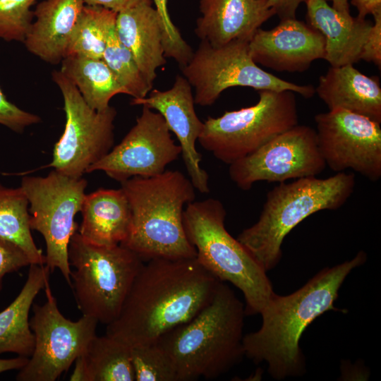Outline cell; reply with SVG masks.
I'll return each mask as SVG.
<instances>
[{
	"mask_svg": "<svg viewBox=\"0 0 381 381\" xmlns=\"http://www.w3.org/2000/svg\"><path fill=\"white\" fill-rule=\"evenodd\" d=\"M85 5L102 6L116 13L130 8L143 0H83Z\"/></svg>",
	"mask_w": 381,
	"mask_h": 381,
	"instance_id": "37",
	"label": "cell"
},
{
	"mask_svg": "<svg viewBox=\"0 0 381 381\" xmlns=\"http://www.w3.org/2000/svg\"><path fill=\"white\" fill-rule=\"evenodd\" d=\"M37 0H0V39L24 42L34 20Z\"/></svg>",
	"mask_w": 381,
	"mask_h": 381,
	"instance_id": "31",
	"label": "cell"
},
{
	"mask_svg": "<svg viewBox=\"0 0 381 381\" xmlns=\"http://www.w3.org/2000/svg\"><path fill=\"white\" fill-rule=\"evenodd\" d=\"M0 238L18 246L31 264L45 265V255L31 234L29 202L20 186L7 188L0 183Z\"/></svg>",
	"mask_w": 381,
	"mask_h": 381,
	"instance_id": "27",
	"label": "cell"
},
{
	"mask_svg": "<svg viewBox=\"0 0 381 381\" xmlns=\"http://www.w3.org/2000/svg\"><path fill=\"white\" fill-rule=\"evenodd\" d=\"M74 363L75 367L70 377V380L86 381L85 365L81 354L76 358Z\"/></svg>",
	"mask_w": 381,
	"mask_h": 381,
	"instance_id": "40",
	"label": "cell"
},
{
	"mask_svg": "<svg viewBox=\"0 0 381 381\" xmlns=\"http://www.w3.org/2000/svg\"><path fill=\"white\" fill-rule=\"evenodd\" d=\"M196 257L154 258L143 265L106 334L128 346L156 342L192 319L213 298L220 283Z\"/></svg>",
	"mask_w": 381,
	"mask_h": 381,
	"instance_id": "1",
	"label": "cell"
},
{
	"mask_svg": "<svg viewBox=\"0 0 381 381\" xmlns=\"http://www.w3.org/2000/svg\"><path fill=\"white\" fill-rule=\"evenodd\" d=\"M351 4L358 10L357 17L362 19L381 11V0H351Z\"/></svg>",
	"mask_w": 381,
	"mask_h": 381,
	"instance_id": "38",
	"label": "cell"
},
{
	"mask_svg": "<svg viewBox=\"0 0 381 381\" xmlns=\"http://www.w3.org/2000/svg\"><path fill=\"white\" fill-rule=\"evenodd\" d=\"M135 381H178L169 356L157 342L130 346Z\"/></svg>",
	"mask_w": 381,
	"mask_h": 381,
	"instance_id": "30",
	"label": "cell"
},
{
	"mask_svg": "<svg viewBox=\"0 0 381 381\" xmlns=\"http://www.w3.org/2000/svg\"><path fill=\"white\" fill-rule=\"evenodd\" d=\"M72 289L83 315L109 325L119 314L143 261L119 244L96 246L75 231L68 244Z\"/></svg>",
	"mask_w": 381,
	"mask_h": 381,
	"instance_id": "7",
	"label": "cell"
},
{
	"mask_svg": "<svg viewBox=\"0 0 381 381\" xmlns=\"http://www.w3.org/2000/svg\"><path fill=\"white\" fill-rule=\"evenodd\" d=\"M181 154L163 116L143 106L141 114L122 140L87 171H102L120 183L135 176L159 175Z\"/></svg>",
	"mask_w": 381,
	"mask_h": 381,
	"instance_id": "15",
	"label": "cell"
},
{
	"mask_svg": "<svg viewBox=\"0 0 381 381\" xmlns=\"http://www.w3.org/2000/svg\"><path fill=\"white\" fill-rule=\"evenodd\" d=\"M226 210L217 199L186 205L183 223L196 258L221 282H229L243 294L246 315L260 314L274 292L262 267L225 227Z\"/></svg>",
	"mask_w": 381,
	"mask_h": 381,
	"instance_id": "6",
	"label": "cell"
},
{
	"mask_svg": "<svg viewBox=\"0 0 381 381\" xmlns=\"http://www.w3.org/2000/svg\"><path fill=\"white\" fill-rule=\"evenodd\" d=\"M87 181L68 176L55 169L46 176H25L20 188L29 202L31 230L39 231L46 243L45 266L59 269L71 286L68 244L78 226L74 218L80 212Z\"/></svg>",
	"mask_w": 381,
	"mask_h": 381,
	"instance_id": "10",
	"label": "cell"
},
{
	"mask_svg": "<svg viewBox=\"0 0 381 381\" xmlns=\"http://www.w3.org/2000/svg\"><path fill=\"white\" fill-rule=\"evenodd\" d=\"M44 289L46 302L32 304L30 326L35 346L30 358L16 376L18 381H55L96 335V319L83 315L77 321L66 318L58 308L49 282Z\"/></svg>",
	"mask_w": 381,
	"mask_h": 381,
	"instance_id": "12",
	"label": "cell"
},
{
	"mask_svg": "<svg viewBox=\"0 0 381 381\" xmlns=\"http://www.w3.org/2000/svg\"><path fill=\"white\" fill-rule=\"evenodd\" d=\"M315 121L326 166L337 173L352 169L371 181L380 179V123L344 109L318 114Z\"/></svg>",
	"mask_w": 381,
	"mask_h": 381,
	"instance_id": "14",
	"label": "cell"
},
{
	"mask_svg": "<svg viewBox=\"0 0 381 381\" xmlns=\"http://www.w3.org/2000/svg\"><path fill=\"white\" fill-rule=\"evenodd\" d=\"M325 167L315 130L297 124L230 164L229 174L240 189L248 190L258 181L283 183L317 176Z\"/></svg>",
	"mask_w": 381,
	"mask_h": 381,
	"instance_id": "13",
	"label": "cell"
},
{
	"mask_svg": "<svg viewBox=\"0 0 381 381\" xmlns=\"http://www.w3.org/2000/svg\"><path fill=\"white\" fill-rule=\"evenodd\" d=\"M325 42L316 29L295 18L281 20L274 28H259L249 42L256 64L277 71L303 72L325 58Z\"/></svg>",
	"mask_w": 381,
	"mask_h": 381,
	"instance_id": "17",
	"label": "cell"
},
{
	"mask_svg": "<svg viewBox=\"0 0 381 381\" xmlns=\"http://www.w3.org/2000/svg\"><path fill=\"white\" fill-rule=\"evenodd\" d=\"M249 42L235 40L214 47L201 40L188 64L181 68L183 77L194 88L195 104H213L222 92L236 86L257 90H290L310 98L315 93L310 85H298L260 68L253 60Z\"/></svg>",
	"mask_w": 381,
	"mask_h": 381,
	"instance_id": "9",
	"label": "cell"
},
{
	"mask_svg": "<svg viewBox=\"0 0 381 381\" xmlns=\"http://www.w3.org/2000/svg\"><path fill=\"white\" fill-rule=\"evenodd\" d=\"M83 0H42L33 10L34 20L23 44L41 60L58 64L66 57Z\"/></svg>",
	"mask_w": 381,
	"mask_h": 381,
	"instance_id": "20",
	"label": "cell"
},
{
	"mask_svg": "<svg viewBox=\"0 0 381 381\" xmlns=\"http://www.w3.org/2000/svg\"><path fill=\"white\" fill-rule=\"evenodd\" d=\"M40 121L38 115L21 109L8 101L0 87V124L20 133Z\"/></svg>",
	"mask_w": 381,
	"mask_h": 381,
	"instance_id": "33",
	"label": "cell"
},
{
	"mask_svg": "<svg viewBox=\"0 0 381 381\" xmlns=\"http://www.w3.org/2000/svg\"><path fill=\"white\" fill-rule=\"evenodd\" d=\"M60 71L76 87L92 109L102 111L113 97L127 95L115 75L102 59L78 55L66 56Z\"/></svg>",
	"mask_w": 381,
	"mask_h": 381,
	"instance_id": "25",
	"label": "cell"
},
{
	"mask_svg": "<svg viewBox=\"0 0 381 381\" xmlns=\"http://www.w3.org/2000/svg\"><path fill=\"white\" fill-rule=\"evenodd\" d=\"M152 4V0H143L117 13L115 23L119 40L131 52L151 87L157 70L166 64L160 18Z\"/></svg>",
	"mask_w": 381,
	"mask_h": 381,
	"instance_id": "19",
	"label": "cell"
},
{
	"mask_svg": "<svg viewBox=\"0 0 381 381\" xmlns=\"http://www.w3.org/2000/svg\"><path fill=\"white\" fill-rule=\"evenodd\" d=\"M315 92L329 110L344 109L381 123V87L352 64L332 67L320 77Z\"/></svg>",
	"mask_w": 381,
	"mask_h": 381,
	"instance_id": "22",
	"label": "cell"
},
{
	"mask_svg": "<svg viewBox=\"0 0 381 381\" xmlns=\"http://www.w3.org/2000/svg\"><path fill=\"white\" fill-rule=\"evenodd\" d=\"M332 3V7L345 15H351L348 0H326Z\"/></svg>",
	"mask_w": 381,
	"mask_h": 381,
	"instance_id": "41",
	"label": "cell"
},
{
	"mask_svg": "<svg viewBox=\"0 0 381 381\" xmlns=\"http://www.w3.org/2000/svg\"><path fill=\"white\" fill-rule=\"evenodd\" d=\"M245 315L242 302L222 282L200 312L160 337L156 342L174 363L178 381L214 379L240 361Z\"/></svg>",
	"mask_w": 381,
	"mask_h": 381,
	"instance_id": "3",
	"label": "cell"
},
{
	"mask_svg": "<svg viewBox=\"0 0 381 381\" xmlns=\"http://www.w3.org/2000/svg\"><path fill=\"white\" fill-rule=\"evenodd\" d=\"M374 23L363 46L360 60L381 66V11L373 15Z\"/></svg>",
	"mask_w": 381,
	"mask_h": 381,
	"instance_id": "35",
	"label": "cell"
},
{
	"mask_svg": "<svg viewBox=\"0 0 381 381\" xmlns=\"http://www.w3.org/2000/svg\"><path fill=\"white\" fill-rule=\"evenodd\" d=\"M28 358H29L19 356L13 358H0V373L11 370L21 369L26 365Z\"/></svg>",
	"mask_w": 381,
	"mask_h": 381,
	"instance_id": "39",
	"label": "cell"
},
{
	"mask_svg": "<svg viewBox=\"0 0 381 381\" xmlns=\"http://www.w3.org/2000/svg\"><path fill=\"white\" fill-rule=\"evenodd\" d=\"M78 232L87 242L102 246L121 244L127 238L131 210L121 188H99L85 195Z\"/></svg>",
	"mask_w": 381,
	"mask_h": 381,
	"instance_id": "23",
	"label": "cell"
},
{
	"mask_svg": "<svg viewBox=\"0 0 381 381\" xmlns=\"http://www.w3.org/2000/svg\"><path fill=\"white\" fill-rule=\"evenodd\" d=\"M50 271L45 265L30 264L28 278L13 301L0 312V354L14 353L30 357L35 337L29 313L35 298L49 282Z\"/></svg>",
	"mask_w": 381,
	"mask_h": 381,
	"instance_id": "24",
	"label": "cell"
},
{
	"mask_svg": "<svg viewBox=\"0 0 381 381\" xmlns=\"http://www.w3.org/2000/svg\"><path fill=\"white\" fill-rule=\"evenodd\" d=\"M306 4L308 25L325 38L324 59L332 67L353 65L359 61L373 23L365 18L343 14L326 0H307Z\"/></svg>",
	"mask_w": 381,
	"mask_h": 381,
	"instance_id": "21",
	"label": "cell"
},
{
	"mask_svg": "<svg viewBox=\"0 0 381 381\" xmlns=\"http://www.w3.org/2000/svg\"><path fill=\"white\" fill-rule=\"evenodd\" d=\"M30 264L29 258L18 246L0 238V290L6 274L16 272Z\"/></svg>",
	"mask_w": 381,
	"mask_h": 381,
	"instance_id": "34",
	"label": "cell"
},
{
	"mask_svg": "<svg viewBox=\"0 0 381 381\" xmlns=\"http://www.w3.org/2000/svg\"><path fill=\"white\" fill-rule=\"evenodd\" d=\"M102 59L133 99L144 98L152 90L131 52L119 40L115 27L109 35Z\"/></svg>",
	"mask_w": 381,
	"mask_h": 381,
	"instance_id": "29",
	"label": "cell"
},
{
	"mask_svg": "<svg viewBox=\"0 0 381 381\" xmlns=\"http://www.w3.org/2000/svg\"><path fill=\"white\" fill-rule=\"evenodd\" d=\"M294 92L259 90L250 107L209 116L198 138L200 145L226 164L252 154L270 140L298 124Z\"/></svg>",
	"mask_w": 381,
	"mask_h": 381,
	"instance_id": "8",
	"label": "cell"
},
{
	"mask_svg": "<svg viewBox=\"0 0 381 381\" xmlns=\"http://www.w3.org/2000/svg\"><path fill=\"white\" fill-rule=\"evenodd\" d=\"M307 0H268L269 6L281 20L295 18L299 5Z\"/></svg>",
	"mask_w": 381,
	"mask_h": 381,
	"instance_id": "36",
	"label": "cell"
},
{
	"mask_svg": "<svg viewBox=\"0 0 381 381\" xmlns=\"http://www.w3.org/2000/svg\"><path fill=\"white\" fill-rule=\"evenodd\" d=\"M201 13L195 33L200 40L221 47L235 40L250 41L275 15L268 0H200Z\"/></svg>",
	"mask_w": 381,
	"mask_h": 381,
	"instance_id": "18",
	"label": "cell"
},
{
	"mask_svg": "<svg viewBox=\"0 0 381 381\" xmlns=\"http://www.w3.org/2000/svg\"><path fill=\"white\" fill-rule=\"evenodd\" d=\"M152 1L162 24L164 56L166 58L173 59L181 67H183L191 59L193 51L171 20L168 10V0Z\"/></svg>",
	"mask_w": 381,
	"mask_h": 381,
	"instance_id": "32",
	"label": "cell"
},
{
	"mask_svg": "<svg viewBox=\"0 0 381 381\" xmlns=\"http://www.w3.org/2000/svg\"><path fill=\"white\" fill-rule=\"evenodd\" d=\"M117 13L97 6L85 5L73 29L66 56L102 59Z\"/></svg>",
	"mask_w": 381,
	"mask_h": 381,
	"instance_id": "28",
	"label": "cell"
},
{
	"mask_svg": "<svg viewBox=\"0 0 381 381\" xmlns=\"http://www.w3.org/2000/svg\"><path fill=\"white\" fill-rule=\"evenodd\" d=\"M86 381H134L130 346L108 335H95L81 353Z\"/></svg>",
	"mask_w": 381,
	"mask_h": 381,
	"instance_id": "26",
	"label": "cell"
},
{
	"mask_svg": "<svg viewBox=\"0 0 381 381\" xmlns=\"http://www.w3.org/2000/svg\"><path fill=\"white\" fill-rule=\"evenodd\" d=\"M121 185L131 210L130 231L121 245L146 262L196 257L183 223L185 205L195 199L190 179L179 171L165 170L155 176L132 177Z\"/></svg>",
	"mask_w": 381,
	"mask_h": 381,
	"instance_id": "4",
	"label": "cell"
},
{
	"mask_svg": "<svg viewBox=\"0 0 381 381\" xmlns=\"http://www.w3.org/2000/svg\"><path fill=\"white\" fill-rule=\"evenodd\" d=\"M367 255L358 252L351 260L325 267L305 285L287 296L274 293L260 313V328L243 337L244 353L255 363L266 362L276 380L305 373V358L299 346L301 335L313 321L334 306L347 275L365 263Z\"/></svg>",
	"mask_w": 381,
	"mask_h": 381,
	"instance_id": "2",
	"label": "cell"
},
{
	"mask_svg": "<svg viewBox=\"0 0 381 381\" xmlns=\"http://www.w3.org/2000/svg\"><path fill=\"white\" fill-rule=\"evenodd\" d=\"M131 104L146 106L163 116L179 142L183 160L194 188L202 193H209V176L200 165L202 156L195 148L204 123L195 113L194 95L186 78L178 75L170 89L151 90L145 97L133 99Z\"/></svg>",
	"mask_w": 381,
	"mask_h": 381,
	"instance_id": "16",
	"label": "cell"
},
{
	"mask_svg": "<svg viewBox=\"0 0 381 381\" xmlns=\"http://www.w3.org/2000/svg\"><path fill=\"white\" fill-rule=\"evenodd\" d=\"M355 185L354 174L344 171L325 179L313 176L279 183L267 193L258 220L237 239L268 272L279 262L282 245L290 231L314 213L340 208Z\"/></svg>",
	"mask_w": 381,
	"mask_h": 381,
	"instance_id": "5",
	"label": "cell"
},
{
	"mask_svg": "<svg viewBox=\"0 0 381 381\" xmlns=\"http://www.w3.org/2000/svg\"><path fill=\"white\" fill-rule=\"evenodd\" d=\"M52 76L63 97L66 123L47 167L79 179L112 149L117 112L111 106L102 111L90 107L60 70H54Z\"/></svg>",
	"mask_w": 381,
	"mask_h": 381,
	"instance_id": "11",
	"label": "cell"
}]
</instances>
